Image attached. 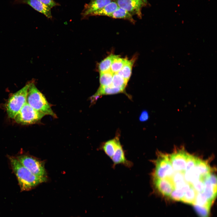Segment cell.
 I'll list each match as a JSON object with an SVG mask.
<instances>
[{
    "mask_svg": "<svg viewBox=\"0 0 217 217\" xmlns=\"http://www.w3.org/2000/svg\"><path fill=\"white\" fill-rule=\"evenodd\" d=\"M13 170L22 190H29L45 181L46 178L38 177L24 166L15 157H8Z\"/></svg>",
    "mask_w": 217,
    "mask_h": 217,
    "instance_id": "1",
    "label": "cell"
},
{
    "mask_svg": "<svg viewBox=\"0 0 217 217\" xmlns=\"http://www.w3.org/2000/svg\"><path fill=\"white\" fill-rule=\"evenodd\" d=\"M29 82L14 93L8 99L6 109L8 116L14 119L15 115L26 103L27 92Z\"/></svg>",
    "mask_w": 217,
    "mask_h": 217,
    "instance_id": "4",
    "label": "cell"
},
{
    "mask_svg": "<svg viewBox=\"0 0 217 217\" xmlns=\"http://www.w3.org/2000/svg\"><path fill=\"white\" fill-rule=\"evenodd\" d=\"M119 7L127 11L132 15L141 17V9L145 4L143 0H115Z\"/></svg>",
    "mask_w": 217,
    "mask_h": 217,
    "instance_id": "8",
    "label": "cell"
},
{
    "mask_svg": "<svg viewBox=\"0 0 217 217\" xmlns=\"http://www.w3.org/2000/svg\"><path fill=\"white\" fill-rule=\"evenodd\" d=\"M15 157L24 166L33 174L40 178H46V172L43 162L26 154H20Z\"/></svg>",
    "mask_w": 217,
    "mask_h": 217,
    "instance_id": "6",
    "label": "cell"
},
{
    "mask_svg": "<svg viewBox=\"0 0 217 217\" xmlns=\"http://www.w3.org/2000/svg\"><path fill=\"white\" fill-rule=\"evenodd\" d=\"M153 184L156 189L162 195L169 196L174 190L172 184L167 179L152 178Z\"/></svg>",
    "mask_w": 217,
    "mask_h": 217,
    "instance_id": "12",
    "label": "cell"
},
{
    "mask_svg": "<svg viewBox=\"0 0 217 217\" xmlns=\"http://www.w3.org/2000/svg\"><path fill=\"white\" fill-rule=\"evenodd\" d=\"M126 58L120 57L118 55L113 61L110 68L111 71L113 73H117L122 68L125 63Z\"/></svg>",
    "mask_w": 217,
    "mask_h": 217,
    "instance_id": "21",
    "label": "cell"
},
{
    "mask_svg": "<svg viewBox=\"0 0 217 217\" xmlns=\"http://www.w3.org/2000/svg\"><path fill=\"white\" fill-rule=\"evenodd\" d=\"M100 148L111 159L113 167L119 164L128 168L132 166V162L127 160L126 157L125 152L118 137H116L104 143Z\"/></svg>",
    "mask_w": 217,
    "mask_h": 217,
    "instance_id": "2",
    "label": "cell"
},
{
    "mask_svg": "<svg viewBox=\"0 0 217 217\" xmlns=\"http://www.w3.org/2000/svg\"><path fill=\"white\" fill-rule=\"evenodd\" d=\"M194 210L199 217H209L210 209L205 207L193 204Z\"/></svg>",
    "mask_w": 217,
    "mask_h": 217,
    "instance_id": "25",
    "label": "cell"
},
{
    "mask_svg": "<svg viewBox=\"0 0 217 217\" xmlns=\"http://www.w3.org/2000/svg\"><path fill=\"white\" fill-rule=\"evenodd\" d=\"M124 89L116 87L112 84L107 86H100L96 93L92 97L96 99L100 96L103 95H111L120 93L123 92Z\"/></svg>",
    "mask_w": 217,
    "mask_h": 217,
    "instance_id": "13",
    "label": "cell"
},
{
    "mask_svg": "<svg viewBox=\"0 0 217 217\" xmlns=\"http://www.w3.org/2000/svg\"><path fill=\"white\" fill-rule=\"evenodd\" d=\"M118 56V55L111 54L100 62L98 66L99 73L110 70L113 61Z\"/></svg>",
    "mask_w": 217,
    "mask_h": 217,
    "instance_id": "18",
    "label": "cell"
},
{
    "mask_svg": "<svg viewBox=\"0 0 217 217\" xmlns=\"http://www.w3.org/2000/svg\"><path fill=\"white\" fill-rule=\"evenodd\" d=\"M26 102L38 112L45 115L56 118L54 112L44 95L37 89L33 82H29Z\"/></svg>",
    "mask_w": 217,
    "mask_h": 217,
    "instance_id": "3",
    "label": "cell"
},
{
    "mask_svg": "<svg viewBox=\"0 0 217 217\" xmlns=\"http://www.w3.org/2000/svg\"><path fill=\"white\" fill-rule=\"evenodd\" d=\"M144 2L145 3H147V0H143Z\"/></svg>",
    "mask_w": 217,
    "mask_h": 217,
    "instance_id": "29",
    "label": "cell"
},
{
    "mask_svg": "<svg viewBox=\"0 0 217 217\" xmlns=\"http://www.w3.org/2000/svg\"><path fill=\"white\" fill-rule=\"evenodd\" d=\"M149 115L148 112L144 110L142 111L139 116V120L141 122H144L148 120Z\"/></svg>",
    "mask_w": 217,
    "mask_h": 217,
    "instance_id": "27",
    "label": "cell"
},
{
    "mask_svg": "<svg viewBox=\"0 0 217 217\" xmlns=\"http://www.w3.org/2000/svg\"><path fill=\"white\" fill-rule=\"evenodd\" d=\"M117 3L114 1H112L101 9L94 12L90 16H106L114 12L118 8Z\"/></svg>",
    "mask_w": 217,
    "mask_h": 217,
    "instance_id": "15",
    "label": "cell"
},
{
    "mask_svg": "<svg viewBox=\"0 0 217 217\" xmlns=\"http://www.w3.org/2000/svg\"><path fill=\"white\" fill-rule=\"evenodd\" d=\"M45 115L35 110L26 102L14 119L18 124L28 125L37 122Z\"/></svg>",
    "mask_w": 217,
    "mask_h": 217,
    "instance_id": "7",
    "label": "cell"
},
{
    "mask_svg": "<svg viewBox=\"0 0 217 217\" xmlns=\"http://www.w3.org/2000/svg\"><path fill=\"white\" fill-rule=\"evenodd\" d=\"M197 193L193 187H190L185 192L181 201L186 203L193 205Z\"/></svg>",
    "mask_w": 217,
    "mask_h": 217,
    "instance_id": "23",
    "label": "cell"
},
{
    "mask_svg": "<svg viewBox=\"0 0 217 217\" xmlns=\"http://www.w3.org/2000/svg\"><path fill=\"white\" fill-rule=\"evenodd\" d=\"M15 2L27 4L47 18H50L52 17L51 8L39 0H16Z\"/></svg>",
    "mask_w": 217,
    "mask_h": 217,
    "instance_id": "11",
    "label": "cell"
},
{
    "mask_svg": "<svg viewBox=\"0 0 217 217\" xmlns=\"http://www.w3.org/2000/svg\"><path fill=\"white\" fill-rule=\"evenodd\" d=\"M212 203L204 193H198L197 194L193 204L205 207L210 209Z\"/></svg>",
    "mask_w": 217,
    "mask_h": 217,
    "instance_id": "22",
    "label": "cell"
},
{
    "mask_svg": "<svg viewBox=\"0 0 217 217\" xmlns=\"http://www.w3.org/2000/svg\"><path fill=\"white\" fill-rule=\"evenodd\" d=\"M112 0H90L88 4H86L81 13L82 17L84 18L90 16L94 12L101 9L110 3Z\"/></svg>",
    "mask_w": 217,
    "mask_h": 217,
    "instance_id": "10",
    "label": "cell"
},
{
    "mask_svg": "<svg viewBox=\"0 0 217 217\" xmlns=\"http://www.w3.org/2000/svg\"><path fill=\"white\" fill-rule=\"evenodd\" d=\"M153 162L155 167L152 174V178L165 179L173 174V169L168 155L159 154Z\"/></svg>",
    "mask_w": 217,
    "mask_h": 217,
    "instance_id": "5",
    "label": "cell"
},
{
    "mask_svg": "<svg viewBox=\"0 0 217 217\" xmlns=\"http://www.w3.org/2000/svg\"><path fill=\"white\" fill-rule=\"evenodd\" d=\"M128 81L118 73L113 74L112 84L114 86L125 89Z\"/></svg>",
    "mask_w": 217,
    "mask_h": 217,
    "instance_id": "24",
    "label": "cell"
},
{
    "mask_svg": "<svg viewBox=\"0 0 217 217\" xmlns=\"http://www.w3.org/2000/svg\"><path fill=\"white\" fill-rule=\"evenodd\" d=\"M187 153L183 149H181L173 153L169 156L172 167L175 171H185Z\"/></svg>",
    "mask_w": 217,
    "mask_h": 217,
    "instance_id": "9",
    "label": "cell"
},
{
    "mask_svg": "<svg viewBox=\"0 0 217 217\" xmlns=\"http://www.w3.org/2000/svg\"><path fill=\"white\" fill-rule=\"evenodd\" d=\"M108 16L114 18L127 19L132 22H134L132 15L130 13L124 9L120 7Z\"/></svg>",
    "mask_w": 217,
    "mask_h": 217,
    "instance_id": "17",
    "label": "cell"
},
{
    "mask_svg": "<svg viewBox=\"0 0 217 217\" xmlns=\"http://www.w3.org/2000/svg\"><path fill=\"white\" fill-rule=\"evenodd\" d=\"M134 61L133 58L130 60L127 59L121 69L117 73L127 81L131 75Z\"/></svg>",
    "mask_w": 217,
    "mask_h": 217,
    "instance_id": "16",
    "label": "cell"
},
{
    "mask_svg": "<svg viewBox=\"0 0 217 217\" xmlns=\"http://www.w3.org/2000/svg\"><path fill=\"white\" fill-rule=\"evenodd\" d=\"M99 73L100 86H108L112 84L113 74L110 70Z\"/></svg>",
    "mask_w": 217,
    "mask_h": 217,
    "instance_id": "20",
    "label": "cell"
},
{
    "mask_svg": "<svg viewBox=\"0 0 217 217\" xmlns=\"http://www.w3.org/2000/svg\"><path fill=\"white\" fill-rule=\"evenodd\" d=\"M51 8L56 5H58L54 0H39Z\"/></svg>",
    "mask_w": 217,
    "mask_h": 217,
    "instance_id": "28",
    "label": "cell"
},
{
    "mask_svg": "<svg viewBox=\"0 0 217 217\" xmlns=\"http://www.w3.org/2000/svg\"><path fill=\"white\" fill-rule=\"evenodd\" d=\"M196 166L200 175H202L207 176L211 173L210 167L207 162L197 158Z\"/></svg>",
    "mask_w": 217,
    "mask_h": 217,
    "instance_id": "19",
    "label": "cell"
},
{
    "mask_svg": "<svg viewBox=\"0 0 217 217\" xmlns=\"http://www.w3.org/2000/svg\"><path fill=\"white\" fill-rule=\"evenodd\" d=\"M184 194L185 193L181 189L174 190L172 192L169 197L174 200L181 201Z\"/></svg>",
    "mask_w": 217,
    "mask_h": 217,
    "instance_id": "26",
    "label": "cell"
},
{
    "mask_svg": "<svg viewBox=\"0 0 217 217\" xmlns=\"http://www.w3.org/2000/svg\"><path fill=\"white\" fill-rule=\"evenodd\" d=\"M210 175L205 181L203 193L208 200L213 203L216 196L217 185H214L210 181L209 179Z\"/></svg>",
    "mask_w": 217,
    "mask_h": 217,
    "instance_id": "14",
    "label": "cell"
}]
</instances>
